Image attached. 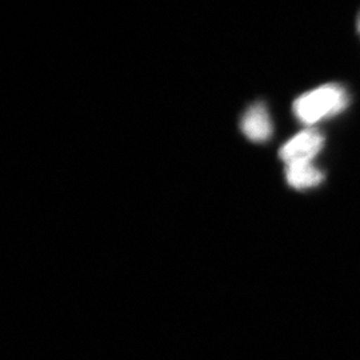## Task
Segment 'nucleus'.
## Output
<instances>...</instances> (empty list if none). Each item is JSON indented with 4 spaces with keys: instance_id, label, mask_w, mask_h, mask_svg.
<instances>
[{
    "instance_id": "obj_5",
    "label": "nucleus",
    "mask_w": 360,
    "mask_h": 360,
    "mask_svg": "<svg viewBox=\"0 0 360 360\" xmlns=\"http://www.w3.org/2000/svg\"><path fill=\"white\" fill-rule=\"evenodd\" d=\"M356 26H358V31H359L360 34V13L359 16H358V22H356Z\"/></svg>"
},
{
    "instance_id": "obj_2",
    "label": "nucleus",
    "mask_w": 360,
    "mask_h": 360,
    "mask_svg": "<svg viewBox=\"0 0 360 360\" xmlns=\"http://www.w3.org/2000/svg\"><path fill=\"white\" fill-rule=\"evenodd\" d=\"M324 146V136L319 129H306L296 134L284 144L279 156L287 165L299 162H314Z\"/></svg>"
},
{
    "instance_id": "obj_4",
    "label": "nucleus",
    "mask_w": 360,
    "mask_h": 360,
    "mask_svg": "<svg viewBox=\"0 0 360 360\" xmlns=\"http://www.w3.org/2000/svg\"><path fill=\"white\" fill-rule=\"evenodd\" d=\"M285 179L295 190H307L319 186L324 175L312 162H299L285 166Z\"/></svg>"
},
{
    "instance_id": "obj_3",
    "label": "nucleus",
    "mask_w": 360,
    "mask_h": 360,
    "mask_svg": "<svg viewBox=\"0 0 360 360\" xmlns=\"http://www.w3.org/2000/svg\"><path fill=\"white\" fill-rule=\"evenodd\" d=\"M242 131L254 142H264L272 135V122L263 104H254L242 119Z\"/></svg>"
},
{
    "instance_id": "obj_1",
    "label": "nucleus",
    "mask_w": 360,
    "mask_h": 360,
    "mask_svg": "<svg viewBox=\"0 0 360 360\" xmlns=\"http://www.w3.org/2000/svg\"><path fill=\"white\" fill-rule=\"evenodd\" d=\"M348 104L347 90L340 84L330 83L300 95L294 102L292 110L300 123L314 126L324 119L342 114Z\"/></svg>"
}]
</instances>
